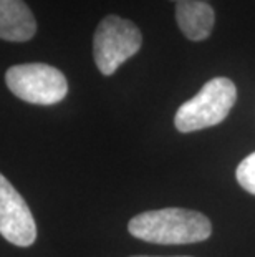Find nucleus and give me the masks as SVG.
<instances>
[{
    "label": "nucleus",
    "instance_id": "5",
    "mask_svg": "<svg viewBox=\"0 0 255 257\" xmlns=\"http://www.w3.org/2000/svg\"><path fill=\"white\" fill-rule=\"evenodd\" d=\"M0 234L19 247H29L37 239L30 207L4 174H0Z\"/></svg>",
    "mask_w": 255,
    "mask_h": 257
},
{
    "label": "nucleus",
    "instance_id": "9",
    "mask_svg": "<svg viewBox=\"0 0 255 257\" xmlns=\"http://www.w3.org/2000/svg\"><path fill=\"white\" fill-rule=\"evenodd\" d=\"M133 257H149V255H133ZM179 257H184V255H179Z\"/></svg>",
    "mask_w": 255,
    "mask_h": 257
},
{
    "label": "nucleus",
    "instance_id": "3",
    "mask_svg": "<svg viewBox=\"0 0 255 257\" xmlns=\"http://www.w3.org/2000/svg\"><path fill=\"white\" fill-rule=\"evenodd\" d=\"M143 43V35L131 20L108 15L96 27L93 37V57L98 70L110 76L136 55Z\"/></svg>",
    "mask_w": 255,
    "mask_h": 257
},
{
    "label": "nucleus",
    "instance_id": "7",
    "mask_svg": "<svg viewBox=\"0 0 255 257\" xmlns=\"http://www.w3.org/2000/svg\"><path fill=\"white\" fill-rule=\"evenodd\" d=\"M172 2H176V22L184 37L192 42L205 40L214 29V9L199 0H172Z\"/></svg>",
    "mask_w": 255,
    "mask_h": 257
},
{
    "label": "nucleus",
    "instance_id": "6",
    "mask_svg": "<svg viewBox=\"0 0 255 257\" xmlns=\"http://www.w3.org/2000/svg\"><path fill=\"white\" fill-rule=\"evenodd\" d=\"M37 34V20L24 0H0V38L29 42Z\"/></svg>",
    "mask_w": 255,
    "mask_h": 257
},
{
    "label": "nucleus",
    "instance_id": "4",
    "mask_svg": "<svg viewBox=\"0 0 255 257\" xmlns=\"http://www.w3.org/2000/svg\"><path fill=\"white\" fill-rule=\"evenodd\" d=\"M5 83L20 100L43 106L60 103L68 93L65 75L47 63L14 65L5 73Z\"/></svg>",
    "mask_w": 255,
    "mask_h": 257
},
{
    "label": "nucleus",
    "instance_id": "1",
    "mask_svg": "<svg viewBox=\"0 0 255 257\" xmlns=\"http://www.w3.org/2000/svg\"><path fill=\"white\" fill-rule=\"evenodd\" d=\"M131 236L153 244H194L209 239L212 224L197 211L166 207L134 216L128 224Z\"/></svg>",
    "mask_w": 255,
    "mask_h": 257
},
{
    "label": "nucleus",
    "instance_id": "2",
    "mask_svg": "<svg viewBox=\"0 0 255 257\" xmlns=\"http://www.w3.org/2000/svg\"><path fill=\"white\" fill-rule=\"evenodd\" d=\"M237 100L234 81L219 76L205 83L196 96L179 106L174 116V124L181 133L215 126L230 113Z\"/></svg>",
    "mask_w": 255,
    "mask_h": 257
},
{
    "label": "nucleus",
    "instance_id": "8",
    "mask_svg": "<svg viewBox=\"0 0 255 257\" xmlns=\"http://www.w3.org/2000/svg\"><path fill=\"white\" fill-rule=\"evenodd\" d=\"M237 181L243 189L250 194H255V151L240 161L235 171Z\"/></svg>",
    "mask_w": 255,
    "mask_h": 257
}]
</instances>
